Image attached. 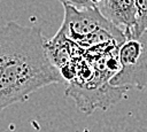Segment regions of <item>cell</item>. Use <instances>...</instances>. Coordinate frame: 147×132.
Instances as JSON below:
<instances>
[{"label":"cell","mask_w":147,"mask_h":132,"mask_svg":"<svg viewBox=\"0 0 147 132\" xmlns=\"http://www.w3.org/2000/svg\"><path fill=\"white\" fill-rule=\"evenodd\" d=\"M136 25L127 37H138L147 30V0H136Z\"/></svg>","instance_id":"cell-5"},{"label":"cell","mask_w":147,"mask_h":132,"mask_svg":"<svg viewBox=\"0 0 147 132\" xmlns=\"http://www.w3.org/2000/svg\"><path fill=\"white\" fill-rule=\"evenodd\" d=\"M101 14L116 28L129 36L136 25V0H103L99 7Z\"/></svg>","instance_id":"cell-4"},{"label":"cell","mask_w":147,"mask_h":132,"mask_svg":"<svg viewBox=\"0 0 147 132\" xmlns=\"http://www.w3.org/2000/svg\"><path fill=\"white\" fill-rule=\"evenodd\" d=\"M63 6H70L78 10H85L91 9L95 7H100V5L103 2V0H59Z\"/></svg>","instance_id":"cell-6"},{"label":"cell","mask_w":147,"mask_h":132,"mask_svg":"<svg viewBox=\"0 0 147 132\" xmlns=\"http://www.w3.org/2000/svg\"><path fill=\"white\" fill-rule=\"evenodd\" d=\"M118 71L109 79L114 87L147 90V30L138 37H127L117 51Z\"/></svg>","instance_id":"cell-3"},{"label":"cell","mask_w":147,"mask_h":132,"mask_svg":"<svg viewBox=\"0 0 147 132\" xmlns=\"http://www.w3.org/2000/svg\"><path fill=\"white\" fill-rule=\"evenodd\" d=\"M45 44L38 25L8 22L0 26V111L39 88L62 81Z\"/></svg>","instance_id":"cell-1"},{"label":"cell","mask_w":147,"mask_h":132,"mask_svg":"<svg viewBox=\"0 0 147 132\" xmlns=\"http://www.w3.org/2000/svg\"><path fill=\"white\" fill-rule=\"evenodd\" d=\"M63 8L64 20L59 31L68 40L83 47L106 41H113L119 46L125 40L123 31L113 25L98 7L78 10L64 5Z\"/></svg>","instance_id":"cell-2"}]
</instances>
